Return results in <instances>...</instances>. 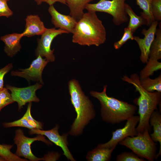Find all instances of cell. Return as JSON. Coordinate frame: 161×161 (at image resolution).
<instances>
[{
    "label": "cell",
    "instance_id": "cell-5",
    "mask_svg": "<svg viewBox=\"0 0 161 161\" xmlns=\"http://www.w3.org/2000/svg\"><path fill=\"white\" fill-rule=\"evenodd\" d=\"M149 131L146 129L136 136L127 137L119 143L131 149L140 157L153 161L156 159L157 148L149 134Z\"/></svg>",
    "mask_w": 161,
    "mask_h": 161
},
{
    "label": "cell",
    "instance_id": "cell-31",
    "mask_svg": "<svg viewBox=\"0 0 161 161\" xmlns=\"http://www.w3.org/2000/svg\"><path fill=\"white\" fill-rule=\"evenodd\" d=\"M6 0H0V17L8 18L13 14V12L9 7Z\"/></svg>",
    "mask_w": 161,
    "mask_h": 161
},
{
    "label": "cell",
    "instance_id": "cell-3",
    "mask_svg": "<svg viewBox=\"0 0 161 161\" xmlns=\"http://www.w3.org/2000/svg\"><path fill=\"white\" fill-rule=\"evenodd\" d=\"M107 85L104 86L100 92L92 91L90 95L97 99L100 106L102 120L112 124L127 120L134 115L137 110L135 105L108 96L106 93Z\"/></svg>",
    "mask_w": 161,
    "mask_h": 161
},
{
    "label": "cell",
    "instance_id": "cell-34",
    "mask_svg": "<svg viewBox=\"0 0 161 161\" xmlns=\"http://www.w3.org/2000/svg\"><path fill=\"white\" fill-rule=\"evenodd\" d=\"M37 4L39 5L43 2H45L48 4L49 6L53 5L56 2H58L62 4L66 5L64 0H34Z\"/></svg>",
    "mask_w": 161,
    "mask_h": 161
},
{
    "label": "cell",
    "instance_id": "cell-20",
    "mask_svg": "<svg viewBox=\"0 0 161 161\" xmlns=\"http://www.w3.org/2000/svg\"><path fill=\"white\" fill-rule=\"evenodd\" d=\"M64 0L69 9L70 16L78 21L84 13L86 5L94 0Z\"/></svg>",
    "mask_w": 161,
    "mask_h": 161
},
{
    "label": "cell",
    "instance_id": "cell-22",
    "mask_svg": "<svg viewBox=\"0 0 161 161\" xmlns=\"http://www.w3.org/2000/svg\"><path fill=\"white\" fill-rule=\"evenodd\" d=\"M140 83L142 86L145 90L150 92L155 91L161 92V75L154 79L149 77L140 79Z\"/></svg>",
    "mask_w": 161,
    "mask_h": 161
},
{
    "label": "cell",
    "instance_id": "cell-33",
    "mask_svg": "<svg viewBox=\"0 0 161 161\" xmlns=\"http://www.w3.org/2000/svg\"><path fill=\"white\" fill-rule=\"evenodd\" d=\"M60 155L56 152L48 153V154L44 155L43 158V160L44 161H55L58 159Z\"/></svg>",
    "mask_w": 161,
    "mask_h": 161
},
{
    "label": "cell",
    "instance_id": "cell-2",
    "mask_svg": "<svg viewBox=\"0 0 161 161\" xmlns=\"http://www.w3.org/2000/svg\"><path fill=\"white\" fill-rule=\"evenodd\" d=\"M68 89L77 116L68 133L77 136L82 134L85 127L95 117L96 112L92 102L85 95L77 80L72 79L69 82Z\"/></svg>",
    "mask_w": 161,
    "mask_h": 161
},
{
    "label": "cell",
    "instance_id": "cell-13",
    "mask_svg": "<svg viewBox=\"0 0 161 161\" xmlns=\"http://www.w3.org/2000/svg\"><path fill=\"white\" fill-rule=\"evenodd\" d=\"M158 21L153 22L147 30L143 29L141 33L144 36L143 38L134 36V40L137 43L141 52L140 59L141 62L146 63L149 59L150 49L155 38Z\"/></svg>",
    "mask_w": 161,
    "mask_h": 161
},
{
    "label": "cell",
    "instance_id": "cell-29",
    "mask_svg": "<svg viewBox=\"0 0 161 161\" xmlns=\"http://www.w3.org/2000/svg\"><path fill=\"white\" fill-rule=\"evenodd\" d=\"M117 161H144L134 153L124 152L118 155L116 158Z\"/></svg>",
    "mask_w": 161,
    "mask_h": 161
},
{
    "label": "cell",
    "instance_id": "cell-12",
    "mask_svg": "<svg viewBox=\"0 0 161 161\" xmlns=\"http://www.w3.org/2000/svg\"><path fill=\"white\" fill-rule=\"evenodd\" d=\"M59 127V126L56 124L54 128L48 130L38 129H30L29 131V133L30 134H36L46 136L49 140L62 149L63 155L68 160L71 161H75L68 147V143L67 138L69 134L67 133L63 134L62 135H60L58 131Z\"/></svg>",
    "mask_w": 161,
    "mask_h": 161
},
{
    "label": "cell",
    "instance_id": "cell-6",
    "mask_svg": "<svg viewBox=\"0 0 161 161\" xmlns=\"http://www.w3.org/2000/svg\"><path fill=\"white\" fill-rule=\"evenodd\" d=\"M126 0H100L96 3L88 4L85 9L88 11L108 13L112 16L114 24L119 26L129 20L125 11Z\"/></svg>",
    "mask_w": 161,
    "mask_h": 161
},
{
    "label": "cell",
    "instance_id": "cell-15",
    "mask_svg": "<svg viewBox=\"0 0 161 161\" xmlns=\"http://www.w3.org/2000/svg\"><path fill=\"white\" fill-rule=\"evenodd\" d=\"M31 102L29 103L27 111L21 118L12 122H4L2 124L3 126L6 128L22 127L28 128L29 129H42L43 123L35 120L31 115Z\"/></svg>",
    "mask_w": 161,
    "mask_h": 161
},
{
    "label": "cell",
    "instance_id": "cell-18",
    "mask_svg": "<svg viewBox=\"0 0 161 161\" xmlns=\"http://www.w3.org/2000/svg\"><path fill=\"white\" fill-rule=\"evenodd\" d=\"M125 11L130 18L127 27L133 33L139 27L143 25H146L148 26H150L151 25L147 17L142 12H141L140 16L137 15L130 6L126 3L125 5Z\"/></svg>",
    "mask_w": 161,
    "mask_h": 161
},
{
    "label": "cell",
    "instance_id": "cell-19",
    "mask_svg": "<svg viewBox=\"0 0 161 161\" xmlns=\"http://www.w3.org/2000/svg\"><path fill=\"white\" fill-rule=\"evenodd\" d=\"M150 126H153V132L150 136L154 142H159L160 144V150L157 154L156 159L161 154V115L157 111H154L149 119Z\"/></svg>",
    "mask_w": 161,
    "mask_h": 161
},
{
    "label": "cell",
    "instance_id": "cell-14",
    "mask_svg": "<svg viewBox=\"0 0 161 161\" xmlns=\"http://www.w3.org/2000/svg\"><path fill=\"white\" fill-rule=\"evenodd\" d=\"M48 11L52 17V22L55 27L73 33L77 21L70 16L60 13L53 5L49 6Z\"/></svg>",
    "mask_w": 161,
    "mask_h": 161
},
{
    "label": "cell",
    "instance_id": "cell-7",
    "mask_svg": "<svg viewBox=\"0 0 161 161\" xmlns=\"http://www.w3.org/2000/svg\"><path fill=\"white\" fill-rule=\"evenodd\" d=\"M44 136L38 134L35 137L30 138L24 135L23 131L19 129L15 131V137L13 139L14 143L17 146L15 154L17 156L22 157L31 161L43 160L42 157L39 158L34 155L31 149V144L36 141H41L48 145H51L52 143L45 139Z\"/></svg>",
    "mask_w": 161,
    "mask_h": 161
},
{
    "label": "cell",
    "instance_id": "cell-27",
    "mask_svg": "<svg viewBox=\"0 0 161 161\" xmlns=\"http://www.w3.org/2000/svg\"><path fill=\"white\" fill-rule=\"evenodd\" d=\"M14 102L6 87L0 90V112L5 106Z\"/></svg>",
    "mask_w": 161,
    "mask_h": 161
},
{
    "label": "cell",
    "instance_id": "cell-23",
    "mask_svg": "<svg viewBox=\"0 0 161 161\" xmlns=\"http://www.w3.org/2000/svg\"><path fill=\"white\" fill-rule=\"evenodd\" d=\"M156 37L151 45L149 58L158 60L161 59V29L157 30Z\"/></svg>",
    "mask_w": 161,
    "mask_h": 161
},
{
    "label": "cell",
    "instance_id": "cell-30",
    "mask_svg": "<svg viewBox=\"0 0 161 161\" xmlns=\"http://www.w3.org/2000/svg\"><path fill=\"white\" fill-rule=\"evenodd\" d=\"M151 12L155 21L161 20V0H153L151 3Z\"/></svg>",
    "mask_w": 161,
    "mask_h": 161
},
{
    "label": "cell",
    "instance_id": "cell-25",
    "mask_svg": "<svg viewBox=\"0 0 161 161\" xmlns=\"http://www.w3.org/2000/svg\"><path fill=\"white\" fill-rule=\"evenodd\" d=\"M13 145L0 144V156L6 161H27L26 159L20 158L11 151Z\"/></svg>",
    "mask_w": 161,
    "mask_h": 161
},
{
    "label": "cell",
    "instance_id": "cell-8",
    "mask_svg": "<svg viewBox=\"0 0 161 161\" xmlns=\"http://www.w3.org/2000/svg\"><path fill=\"white\" fill-rule=\"evenodd\" d=\"M66 31L55 28L47 29L41 35L40 38L37 41L38 45L35 50L36 56L40 55L42 57H44L49 62H54L55 57L53 54L54 49L51 48L52 43L58 35L63 33H68Z\"/></svg>",
    "mask_w": 161,
    "mask_h": 161
},
{
    "label": "cell",
    "instance_id": "cell-21",
    "mask_svg": "<svg viewBox=\"0 0 161 161\" xmlns=\"http://www.w3.org/2000/svg\"><path fill=\"white\" fill-rule=\"evenodd\" d=\"M115 148H111L97 146L89 151L86 158L88 161H108L110 160L112 153Z\"/></svg>",
    "mask_w": 161,
    "mask_h": 161
},
{
    "label": "cell",
    "instance_id": "cell-26",
    "mask_svg": "<svg viewBox=\"0 0 161 161\" xmlns=\"http://www.w3.org/2000/svg\"><path fill=\"white\" fill-rule=\"evenodd\" d=\"M153 0H136L137 4L143 10L142 12L148 19L150 25L155 21L151 12V3Z\"/></svg>",
    "mask_w": 161,
    "mask_h": 161
},
{
    "label": "cell",
    "instance_id": "cell-36",
    "mask_svg": "<svg viewBox=\"0 0 161 161\" xmlns=\"http://www.w3.org/2000/svg\"><path fill=\"white\" fill-rule=\"evenodd\" d=\"M6 0L7 1H10V0Z\"/></svg>",
    "mask_w": 161,
    "mask_h": 161
},
{
    "label": "cell",
    "instance_id": "cell-28",
    "mask_svg": "<svg viewBox=\"0 0 161 161\" xmlns=\"http://www.w3.org/2000/svg\"><path fill=\"white\" fill-rule=\"evenodd\" d=\"M133 34L128 27L125 28L121 38L119 41L114 43V49H119L128 40H134Z\"/></svg>",
    "mask_w": 161,
    "mask_h": 161
},
{
    "label": "cell",
    "instance_id": "cell-35",
    "mask_svg": "<svg viewBox=\"0 0 161 161\" xmlns=\"http://www.w3.org/2000/svg\"><path fill=\"white\" fill-rule=\"evenodd\" d=\"M0 161H6L3 157L0 156Z\"/></svg>",
    "mask_w": 161,
    "mask_h": 161
},
{
    "label": "cell",
    "instance_id": "cell-16",
    "mask_svg": "<svg viewBox=\"0 0 161 161\" xmlns=\"http://www.w3.org/2000/svg\"><path fill=\"white\" fill-rule=\"evenodd\" d=\"M25 22V29L22 32L24 37H29L36 35H41L47 29L37 15L27 16Z\"/></svg>",
    "mask_w": 161,
    "mask_h": 161
},
{
    "label": "cell",
    "instance_id": "cell-32",
    "mask_svg": "<svg viewBox=\"0 0 161 161\" xmlns=\"http://www.w3.org/2000/svg\"><path fill=\"white\" fill-rule=\"evenodd\" d=\"M12 63H10L3 68L0 69V90L4 88V76L13 68Z\"/></svg>",
    "mask_w": 161,
    "mask_h": 161
},
{
    "label": "cell",
    "instance_id": "cell-10",
    "mask_svg": "<svg viewBox=\"0 0 161 161\" xmlns=\"http://www.w3.org/2000/svg\"><path fill=\"white\" fill-rule=\"evenodd\" d=\"M139 116L133 115L127 120L124 126L116 129L112 132V136L111 139L105 143L100 144L97 146L100 147L111 148H115L119 143L128 137H133L137 136L138 133L136 126L138 123Z\"/></svg>",
    "mask_w": 161,
    "mask_h": 161
},
{
    "label": "cell",
    "instance_id": "cell-4",
    "mask_svg": "<svg viewBox=\"0 0 161 161\" xmlns=\"http://www.w3.org/2000/svg\"><path fill=\"white\" fill-rule=\"evenodd\" d=\"M140 77L137 73L132 74L126 80V82L132 84L138 92L140 96L133 101L139 107L138 113L140 120L136 130L137 133H142L145 130H150L149 119L153 112L157 109V105L160 103L161 92H150L141 86Z\"/></svg>",
    "mask_w": 161,
    "mask_h": 161
},
{
    "label": "cell",
    "instance_id": "cell-17",
    "mask_svg": "<svg viewBox=\"0 0 161 161\" xmlns=\"http://www.w3.org/2000/svg\"><path fill=\"white\" fill-rule=\"evenodd\" d=\"M23 37L22 33H14L0 37L1 40L5 44L4 51L8 56L13 57L20 51L21 47L20 41Z\"/></svg>",
    "mask_w": 161,
    "mask_h": 161
},
{
    "label": "cell",
    "instance_id": "cell-1",
    "mask_svg": "<svg viewBox=\"0 0 161 161\" xmlns=\"http://www.w3.org/2000/svg\"><path fill=\"white\" fill-rule=\"evenodd\" d=\"M72 42L80 45L98 46L106 40V32L96 12L84 13L77 22L72 33Z\"/></svg>",
    "mask_w": 161,
    "mask_h": 161
},
{
    "label": "cell",
    "instance_id": "cell-24",
    "mask_svg": "<svg viewBox=\"0 0 161 161\" xmlns=\"http://www.w3.org/2000/svg\"><path fill=\"white\" fill-rule=\"evenodd\" d=\"M161 69L160 62L158 60L149 58L146 65L140 72V79L149 77L152 75L155 72Z\"/></svg>",
    "mask_w": 161,
    "mask_h": 161
},
{
    "label": "cell",
    "instance_id": "cell-11",
    "mask_svg": "<svg viewBox=\"0 0 161 161\" xmlns=\"http://www.w3.org/2000/svg\"><path fill=\"white\" fill-rule=\"evenodd\" d=\"M42 57L38 55L32 62L28 68L19 69L20 71H13L11 72V75L24 78L28 81H35L44 84L42 73L44 68L49 62L45 58L44 59Z\"/></svg>",
    "mask_w": 161,
    "mask_h": 161
},
{
    "label": "cell",
    "instance_id": "cell-9",
    "mask_svg": "<svg viewBox=\"0 0 161 161\" xmlns=\"http://www.w3.org/2000/svg\"><path fill=\"white\" fill-rule=\"evenodd\" d=\"M42 86V84L38 83L23 88L17 87L7 84L6 85V88L11 92V97L13 100L18 103V110H20L27 103L38 102L40 101L36 95V91Z\"/></svg>",
    "mask_w": 161,
    "mask_h": 161
}]
</instances>
